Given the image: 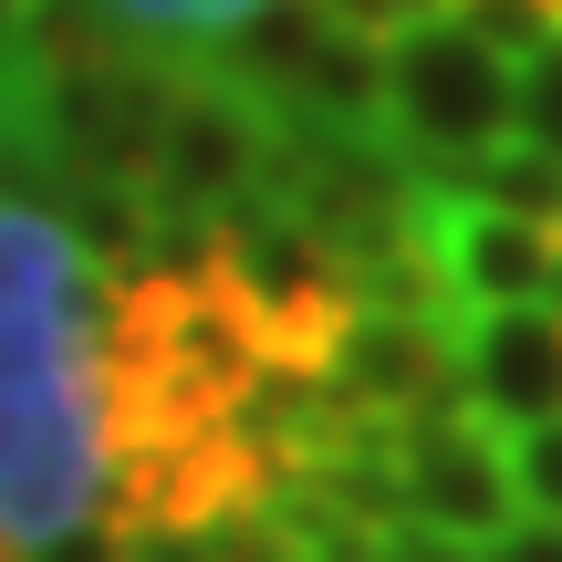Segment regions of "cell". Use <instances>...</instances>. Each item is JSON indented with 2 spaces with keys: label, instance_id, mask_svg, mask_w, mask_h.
<instances>
[{
  "label": "cell",
  "instance_id": "1",
  "mask_svg": "<svg viewBox=\"0 0 562 562\" xmlns=\"http://www.w3.org/2000/svg\"><path fill=\"white\" fill-rule=\"evenodd\" d=\"M104 292L94 250L53 199V157L21 125L11 42H0V542L63 562L104 531L115 490V406H104Z\"/></svg>",
  "mask_w": 562,
  "mask_h": 562
},
{
  "label": "cell",
  "instance_id": "2",
  "mask_svg": "<svg viewBox=\"0 0 562 562\" xmlns=\"http://www.w3.org/2000/svg\"><path fill=\"white\" fill-rule=\"evenodd\" d=\"M385 136L417 167H480L521 146V63L480 42L459 11H427L385 42Z\"/></svg>",
  "mask_w": 562,
  "mask_h": 562
},
{
  "label": "cell",
  "instance_id": "3",
  "mask_svg": "<svg viewBox=\"0 0 562 562\" xmlns=\"http://www.w3.org/2000/svg\"><path fill=\"white\" fill-rule=\"evenodd\" d=\"M271 157H281V115L229 63L178 53V104H167V136H157V178H146L157 220L167 229H220L240 209H261Z\"/></svg>",
  "mask_w": 562,
  "mask_h": 562
},
{
  "label": "cell",
  "instance_id": "4",
  "mask_svg": "<svg viewBox=\"0 0 562 562\" xmlns=\"http://www.w3.org/2000/svg\"><path fill=\"white\" fill-rule=\"evenodd\" d=\"M406 427V490H417V521L459 531V542H501L521 521L510 501V438L480 406H438V417H396Z\"/></svg>",
  "mask_w": 562,
  "mask_h": 562
},
{
  "label": "cell",
  "instance_id": "5",
  "mask_svg": "<svg viewBox=\"0 0 562 562\" xmlns=\"http://www.w3.org/2000/svg\"><path fill=\"white\" fill-rule=\"evenodd\" d=\"M459 396L501 438L562 417V313L552 302H510V313H469L459 323Z\"/></svg>",
  "mask_w": 562,
  "mask_h": 562
},
{
  "label": "cell",
  "instance_id": "6",
  "mask_svg": "<svg viewBox=\"0 0 562 562\" xmlns=\"http://www.w3.org/2000/svg\"><path fill=\"white\" fill-rule=\"evenodd\" d=\"M115 32L157 42V53H220L229 32H240L250 11H271V0H94Z\"/></svg>",
  "mask_w": 562,
  "mask_h": 562
},
{
  "label": "cell",
  "instance_id": "7",
  "mask_svg": "<svg viewBox=\"0 0 562 562\" xmlns=\"http://www.w3.org/2000/svg\"><path fill=\"white\" fill-rule=\"evenodd\" d=\"M521 146L562 167V32L542 53H521Z\"/></svg>",
  "mask_w": 562,
  "mask_h": 562
},
{
  "label": "cell",
  "instance_id": "8",
  "mask_svg": "<svg viewBox=\"0 0 562 562\" xmlns=\"http://www.w3.org/2000/svg\"><path fill=\"white\" fill-rule=\"evenodd\" d=\"M510 501H521L531 521H562V417L510 438Z\"/></svg>",
  "mask_w": 562,
  "mask_h": 562
},
{
  "label": "cell",
  "instance_id": "9",
  "mask_svg": "<svg viewBox=\"0 0 562 562\" xmlns=\"http://www.w3.org/2000/svg\"><path fill=\"white\" fill-rule=\"evenodd\" d=\"M448 11H459L480 42H501L510 63H521V53H542V42L562 32V11H552V0H448Z\"/></svg>",
  "mask_w": 562,
  "mask_h": 562
},
{
  "label": "cell",
  "instance_id": "10",
  "mask_svg": "<svg viewBox=\"0 0 562 562\" xmlns=\"http://www.w3.org/2000/svg\"><path fill=\"white\" fill-rule=\"evenodd\" d=\"M375 562H480V542H459L438 521H396V531H375Z\"/></svg>",
  "mask_w": 562,
  "mask_h": 562
},
{
  "label": "cell",
  "instance_id": "11",
  "mask_svg": "<svg viewBox=\"0 0 562 562\" xmlns=\"http://www.w3.org/2000/svg\"><path fill=\"white\" fill-rule=\"evenodd\" d=\"M323 11H334L344 32H364V42H396L406 21H427V11H448V0H323Z\"/></svg>",
  "mask_w": 562,
  "mask_h": 562
},
{
  "label": "cell",
  "instance_id": "12",
  "mask_svg": "<svg viewBox=\"0 0 562 562\" xmlns=\"http://www.w3.org/2000/svg\"><path fill=\"white\" fill-rule=\"evenodd\" d=\"M480 562H562V521H510L501 542H480Z\"/></svg>",
  "mask_w": 562,
  "mask_h": 562
},
{
  "label": "cell",
  "instance_id": "13",
  "mask_svg": "<svg viewBox=\"0 0 562 562\" xmlns=\"http://www.w3.org/2000/svg\"><path fill=\"white\" fill-rule=\"evenodd\" d=\"M552 11H562V0H552Z\"/></svg>",
  "mask_w": 562,
  "mask_h": 562
}]
</instances>
